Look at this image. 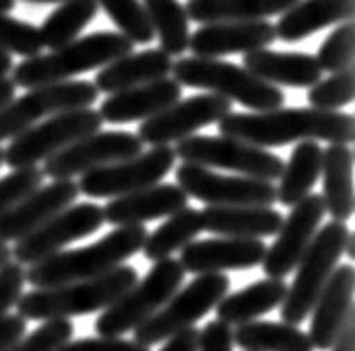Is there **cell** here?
Wrapping results in <instances>:
<instances>
[{
  "label": "cell",
  "instance_id": "cell-1",
  "mask_svg": "<svg viewBox=\"0 0 355 351\" xmlns=\"http://www.w3.org/2000/svg\"><path fill=\"white\" fill-rule=\"evenodd\" d=\"M218 128L220 135L236 137L263 149L304 140L351 144L355 135L353 115L320 108H272L263 113L230 110L225 117L218 119Z\"/></svg>",
  "mask_w": 355,
  "mask_h": 351
},
{
  "label": "cell",
  "instance_id": "cell-2",
  "mask_svg": "<svg viewBox=\"0 0 355 351\" xmlns=\"http://www.w3.org/2000/svg\"><path fill=\"white\" fill-rule=\"evenodd\" d=\"M146 234L144 225H117L113 232L86 248L61 250L32 264L30 271H25V282L34 289H50L99 277L142 250Z\"/></svg>",
  "mask_w": 355,
  "mask_h": 351
},
{
  "label": "cell",
  "instance_id": "cell-3",
  "mask_svg": "<svg viewBox=\"0 0 355 351\" xmlns=\"http://www.w3.org/2000/svg\"><path fill=\"white\" fill-rule=\"evenodd\" d=\"M135 282V268L121 264L99 277H90V280L50 286V289H34L25 293L16 302V313L23 320L88 316V313H97L110 307Z\"/></svg>",
  "mask_w": 355,
  "mask_h": 351
},
{
  "label": "cell",
  "instance_id": "cell-4",
  "mask_svg": "<svg viewBox=\"0 0 355 351\" xmlns=\"http://www.w3.org/2000/svg\"><path fill=\"white\" fill-rule=\"evenodd\" d=\"M133 45L119 32H92L88 36H77L74 41L54 48L48 54L27 57L14 66V84L23 88H34L43 84L70 81L83 72L99 70L124 54L133 52Z\"/></svg>",
  "mask_w": 355,
  "mask_h": 351
},
{
  "label": "cell",
  "instance_id": "cell-5",
  "mask_svg": "<svg viewBox=\"0 0 355 351\" xmlns=\"http://www.w3.org/2000/svg\"><path fill=\"white\" fill-rule=\"evenodd\" d=\"M173 79L180 86L207 90L214 95H220L230 101H239L254 113L263 110L282 108L286 95L279 86L268 84V81L254 77L243 66L220 59L207 57H180L173 66Z\"/></svg>",
  "mask_w": 355,
  "mask_h": 351
},
{
  "label": "cell",
  "instance_id": "cell-6",
  "mask_svg": "<svg viewBox=\"0 0 355 351\" xmlns=\"http://www.w3.org/2000/svg\"><path fill=\"white\" fill-rule=\"evenodd\" d=\"M349 234L351 230L342 221H331L322 230H317L315 239L297 264L295 282L288 286V293L282 302L284 322L299 327L311 316L322 289L331 280L338 262L342 259Z\"/></svg>",
  "mask_w": 355,
  "mask_h": 351
},
{
  "label": "cell",
  "instance_id": "cell-7",
  "mask_svg": "<svg viewBox=\"0 0 355 351\" xmlns=\"http://www.w3.org/2000/svg\"><path fill=\"white\" fill-rule=\"evenodd\" d=\"M182 280L184 268L173 257L153 262V268L146 273V277L135 282L126 293H121L110 307L99 311V318L95 322L97 336L121 338L128 331H133L180 289Z\"/></svg>",
  "mask_w": 355,
  "mask_h": 351
},
{
  "label": "cell",
  "instance_id": "cell-8",
  "mask_svg": "<svg viewBox=\"0 0 355 351\" xmlns=\"http://www.w3.org/2000/svg\"><path fill=\"white\" fill-rule=\"evenodd\" d=\"M230 293V280L223 273H205L196 275L191 284L178 289L151 318L135 327V343L144 347H153L164 343L166 338L175 336L178 331L193 327L200 318L216 307Z\"/></svg>",
  "mask_w": 355,
  "mask_h": 351
},
{
  "label": "cell",
  "instance_id": "cell-9",
  "mask_svg": "<svg viewBox=\"0 0 355 351\" xmlns=\"http://www.w3.org/2000/svg\"><path fill=\"white\" fill-rule=\"evenodd\" d=\"M99 128L101 115L99 110L90 106L57 113L12 137L3 149V164H9V169L36 167L68 144L99 131Z\"/></svg>",
  "mask_w": 355,
  "mask_h": 351
},
{
  "label": "cell",
  "instance_id": "cell-10",
  "mask_svg": "<svg viewBox=\"0 0 355 351\" xmlns=\"http://www.w3.org/2000/svg\"><path fill=\"white\" fill-rule=\"evenodd\" d=\"M175 158L182 162L202 164L209 169H227L250 178L275 182L282 176L284 162L279 155L266 151L263 146L236 140L230 135H189L173 146Z\"/></svg>",
  "mask_w": 355,
  "mask_h": 351
},
{
  "label": "cell",
  "instance_id": "cell-11",
  "mask_svg": "<svg viewBox=\"0 0 355 351\" xmlns=\"http://www.w3.org/2000/svg\"><path fill=\"white\" fill-rule=\"evenodd\" d=\"M99 90L90 81H57L27 88L23 97L12 99L0 108V142H7L18 133L27 131L39 119L74 108H88L97 101Z\"/></svg>",
  "mask_w": 355,
  "mask_h": 351
},
{
  "label": "cell",
  "instance_id": "cell-12",
  "mask_svg": "<svg viewBox=\"0 0 355 351\" xmlns=\"http://www.w3.org/2000/svg\"><path fill=\"white\" fill-rule=\"evenodd\" d=\"M175 164V151L171 144L153 146L151 151H142L133 158L110 162L104 167L81 173L77 182L79 194L90 198H115L124 194L151 187L160 182Z\"/></svg>",
  "mask_w": 355,
  "mask_h": 351
},
{
  "label": "cell",
  "instance_id": "cell-13",
  "mask_svg": "<svg viewBox=\"0 0 355 351\" xmlns=\"http://www.w3.org/2000/svg\"><path fill=\"white\" fill-rule=\"evenodd\" d=\"M101 225H104V209L99 205L72 203L32 230L30 234L18 239L12 248V257L18 264L32 266L54 252H61L65 246L79 241L83 237L95 234Z\"/></svg>",
  "mask_w": 355,
  "mask_h": 351
},
{
  "label": "cell",
  "instance_id": "cell-14",
  "mask_svg": "<svg viewBox=\"0 0 355 351\" xmlns=\"http://www.w3.org/2000/svg\"><path fill=\"white\" fill-rule=\"evenodd\" d=\"M175 185L187 196L207 205H275V182L250 178V176H223L209 167L182 162L175 169Z\"/></svg>",
  "mask_w": 355,
  "mask_h": 351
},
{
  "label": "cell",
  "instance_id": "cell-15",
  "mask_svg": "<svg viewBox=\"0 0 355 351\" xmlns=\"http://www.w3.org/2000/svg\"><path fill=\"white\" fill-rule=\"evenodd\" d=\"M144 142L137 133L128 131H95L81 140L68 144L52 158L45 160L43 176L45 178H74L110 162H119L142 153Z\"/></svg>",
  "mask_w": 355,
  "mask_h": 351
},
{
  "label": "cell",
  "instance_id": "cell-16",
  "mask_svg": "<svg viewBox=\"0 0 355 351\" xmlns=\"http://www.w3.org/2000/svg\"><path fill=\"white\" fill-rule=\"evenodd\" d=\"M230 110V99L214 95V92H200V95L189 99H178L169 108L144 119L137 131V137L151 146L173 144L189 135H196V131H200L205 126L216 124Z\"/></svg>",
  "mask_w": 355,
  "mask_h": 351
},
{
  "label": "cell",
  "instance_id": "cell-17",
  "mask_svg": "<svg viewBox=\"0 0 355 351\" xmlns=\"http://www.w3.org/2000/svg\"><path fill=\"white\" fill-rule=\"evenodd\" d=\"M324 214L326 207L320 194H308L297 205H293L291 214L282 221V228L277 230L275 243L266 248L263 262H261L266 277L284 280L286 275L295 271L306 248L315 239Z\"/></svg>",
  "mask_w": 355,
  "mask_h": 351
},
{
  "label": "cell",
  "instance_id": "cell-18",
  "mask_svg": "<svg viewBox=\"0 0 355 351\" xmlns=\"http://www.w3.org/2000/svg\"><path fill=\"white\" fill-rule=\"evenodd\" d=\"M263 239L216 237L205 241H191L180 250V266L184 273L205 275L223 271H248L257 268L266 255Z\"/></svg>",
  "mask_w": 355,
  "mask_h": 351
},
{
  "label": "cell",
  "instance_id": "cell-19",
  "mask_svg": "<svg viewBox=\"0 0 355 351\" xmlns=\"http://www.w3.org/2000/svg\"><path fill=\"white\" fill-rule=\"evenodd\" d=\"M79 196V187L72 178H59L50 185H41L30 196L0 214V243H16L45 223L57 212L72 205Z\"/></svg>",
  "mask_w": 355,
  "mask_h": 351
},
{
  "label": "cell",
  "instance_id": "cell-20",
  "mask_svg": "<svg viewBox=\"0 0 355 351\" xmlns=\"http://www.w3.org/2000/svg\"><path fill=\"white\" fill-rule=\"evenodd\" d=\"M277 41L275 25L268 21H225L205 23L189 39L193 57L220 59L225 54H248Z\"/></svg>",
  "mask_w": 355,
  "mask_h": 351
},
{
  "label": "cell",
  "instance_id": "cell-21",
  "mask_svg": "<svg viewBox=\"0 0 355 351\" xmlns=\"http://www.w3.org/2000/svg\"><path fill=\"white\" fill-rule=\"evenodd\" d=\"M353 286L355 273L353 266H338L326 282L320 298L311 311V331L308 338L317 351H329L335 338L342 331L344 322L353 313Z\"/></svg>",
  "mask_w": 355,
  "mask_h": 351
},
{
  "label": "cell",
  "instance_id": "cell-22",
  "mask_svg": "<svg viewBox=\"0 0 355 351\" xmlns=\"http://www.w3.org/2000/svg\"><path fill=\"white\" fill-rule=\"evenodd\" d=\"M189 205V196L171 182H155L151 187L115 196L104 207V223L110 225H144L146 221L171 216Z\"/></svg>",
  "mask_w": 355,
  "mask_h": 351
},
{
  "label": "cell",
  "instance_id": "cell-23",
  "mask_svg": "<svg viewBox=\"0 0 355 351\" xmlns=\"http://www.w3.org/2000/svg\"><path fill=\"white\" fill-rule=\"evenodd\" d=\"M182 95V86L173 77H162L148 84L126 88L110 95L101 101L99 115L101 122L110 124H128V122H144L160 110L175 104Z\"/></svg>",
  "mask_w": 355,
  "mask_h": 351
},
{
  "label": "cell",
  "instance_id": "cell-24",
  "mask_svg": "<svg viewBox=\"0 0 355 351\" xmlns=\"http://www.w3.org/2000/svg\"><path fill=\"white\" fill-rule=\"evenodd\" d=\"M243 68L268 84L288 88H311L324 75L315 54L275 52L268 48L243 54Z\"/></svg>",
  "mask_w": 355,
  "mask_h": 351
},
{
  "label": "cell",
  "instance_id": "cell-25",
  "mask_svg": "<svg viewBox=\"0 0 355 351\" xmlns=\"http://www.w3.org/2000/svg\"><path fill=\"white\" fill-rule=\"evenodd\" d=\"M202 230L218 237L266 239L282 228V212L272 205H207L200 209Z\"/></svg>",
  "mask_w": 355,
  "mask_h": 351
},
{
  "label": "cell",
  "instance_id": "cell-26",
  "mask_svg": "<svg viewBox=\"0 0 355 351\" xmlns=\"http://www.w3.org/2000/svg\"><path fill=\"white\" fill-rule=\"evenodd\" d=\"M173 59L162 50H144L128 52L124 57L110 61L108 66L99 68L95 77V88L101 92H119L126 88H135L148 84V81L162 79L171 75Z\"/></svg>",
  "mask_w": 355,
  "mask_h": 351
},
{
  "label": "cell",
  "instance_id": "cell-27",
  "mask_svg": "<svg viewBox=\"0 0 355 351\" xmlns=\"http://www.w3.org/2000/svg\"><path fill=\"white\" fill-rule=\"evenodd\" d=\"M353 0H299L282 14L275 34L284 43L304 41L329 25L353 21Z\"/></svg>",
  "mask_w": 355,
  "mask_h": 351
},
{
  "label": "cell",
  "instance_id": "cell-28",
  "mask_svg": "<svg viewBox=\"0 0 355 351\" xmlns=\"http://www.w3.org/2000/svg\"><path fill=\"white\" fill-rule=\"evenodd\" d=\"M324 207L333 221L353 216V151L349 144H329L322 155Z\"/></svg>",
  "mask_w": 355,
  "mask_h": 351
},
{
  "label": "cell",
  "instance_id": "cell-29",
  "mask_svg": "<svg viewBox=\"0 0 355 351\" xmlns=\"http://www.w3.org/2000/svg\"><path fill=\"white\" fill-rule=\"evenodd\" d=\"M286 293L288 284L284 280L266 277V280L250 284L232 295L227 293L214 309H216V318L225 325H243V322H252L282 307Z\"/></svg>",
  "mask_w": 355,
  "mask_h": 351
},
{
  "label": "cell",
  "instance_id": "cell-30",
  "mask_svg": "<svg viewBox=\"0 0 355 351\" xmlns=\"http://www.w3.org/2000/svg\"><path fill=\"white\" fill-rule=\"evenodd\" d=\"M299 0H187V16L196 23L266 21L282 16Z\"/></svg>",
  "mask_w": 355,
  "mask_h": 351
},
{
  "label": "cell",
  "instance_id": "cell-31",
  "mask_svg": "<svg viewBox=\"0 0 355 351\" xmlns=\"http://www.w3.org/2000/svg\"><path fill=\"white\" fill-rule=\"evenodd\" d=\"M322 155L324 149L315 140H304L295 146L291 160L284 164L282 176L277 178L279 185H275L277 203L293 207L313 191L322 173Z\"/></svg>",
  "mask_w": 355,
  "mask_h": 351
},
{
  "label": "cell",
  "instance_id": "cell-32",
  "mask_svg": "<svg viewBox=\"0 0 355 351\" xmlns=\"http://www.w3.org/2000/svg\"><path fill=\"white\" fill-rule=\"evenodd\" d=\"M232 340L243 351H315L308 334L288 322H243L232 331Z\"/></svg>",
  "mask_w": 355,
  "mask_h": 351
},
{
  "label": "cell",
  "instance_id": "cell-33",
  "mask_svg": "<svg viewBox=\"0 0 355 351\" xmlns=\"http://www.w3.org/2000/svg\"><path fill=\"white\" fill-rule=\"evenodd\" d=\"M200 232H202L200 209H193L187 205L182 209L173 212L171 216H166V221L155 232L146 234L142 252L148 262L169 259V257H173V252L182 250L187 243L196 241V237Z\"/></svg>",
  "mask_w": 355,
  "mask_h": 351
},
{
  "label": "cell",
  "instance_id": "cell-34",
  "mask_svg": "<svg viewBox=\"0 0 355 351\" xmlns=\"http://www.w3.org/2000/svg\"><path fill=\"white\" fill-rule=\"evenodd\" d=\"M160 50L169 57H180L189 50V16L180 0H142Z\"/></svg>",
  "mask_w": 355,
  "mask_h": 351
},
{
  "label": "cell",
  "instance_id": "cell-35",
  "mask_svg": "<svg viewBox=\"0 0 355 351\" xmlns=\"http://www.w3.org/2000/svg\"><path fill=\"white\" fill-rule=\"evenodd\" d=\"M97 0H65L39 27L43 48L54 50L74 41L97 16Z\"/></svg>",
  "mask_w": 355,
  "mask_h": 351
},
{
  "label": "cell",
  "instance_id": "cell-36",
  "mask_svg": "<svg viewBox=\"0 0 355 351\" xmlns=\"http://www.w3.org/2000/svg\"><path fill=\"white\" fill-rule=\"evenodd\" d=\"M97 5L104 9L119 34H124L130 43L146 45L155 39L142 0H97Z\"/></svg>",
  "mask_w": 355,
  "mask_h": 351
},
{
  "label": "cell",
  "instance_id": "cell-37",
  "mask_svg": "<svg viewBox=\"0 0 355 351\" xmlns=\"http://www.w3.org/2000/svg\"><path fill=\"white\" fill-rule=\"evenodd\" d=\"M355 77L353 68L333 72L329 79H320L308 90V104L320 110H340L349 106L355 97Z\"/></svg>",
  "mask_w": 355,
  "mask_h": 351
},
{
  "label": "cell",
  "instance_id": "cell-38",
  "mask_svg": "<svg viewBox=\"0 0 355 351\" xmlns=\"http://www.w3.org/2000/svg\"><path fill=\"white\" fill-rule=\"evenodd\" d=\"M353 21L335 25V30L324 39L315 57L322 72H340L344 68H353Z\"/></svg>",
  "mask_w": 355,
  "mask_h": 351
},
{
  "label": "cell",
  "instance_id": "cell-39",
  "mask_svg": "<svg viewBox=\"0 0 355 351\" xmlns=\"http://www.w3.org/2000/svg\"><path fill=\"white\" fill-rule=\"evenodd\" d=\"M0 50L7 54H21V57H36L43 50L39 27L25 23L21 18L0 14Z\"/></svg>",
  "mask_w": 355,
  "mask_h": 351
},
{
  "label": "cell",
  "instance_id": "cell-40",
  "mask_svg": "<svg viewBox=\"0 0 355 351\" xmlns=\"http://www.w3.org/2000/svg\"><path fill=\"white\" fill-rule=\"evenodd\" d=\"M74 336V325L70 318L43 320L39 329H34L30 336H23L9 351H59L65 343H70Z\"/></svg>",
  "mask_w": 355,
  "mask_h": 351
},
{
  "label": "cell",
  "instance_id": "cell-41",
  "mask_svg": "<svg viewBox=\"0 0 355 351\" xmlns=\"http://www.w3.org/2000/svg\"><path fill=\"white\" fill-rule=\"evenodd\" d=\"M45 180L43 169L36 167H18L12 169V173H7L0 178V214L7 212L9 207H14L16 203H21L25 196H30L34 189H39Z\"/></svg>",
  "mask_w": 355,
  "mask_h": 351
},
{
  "label": "cell",
  "instance_id": "cell-42",
  "mask_svg": "<svg viewBox=\"0 0 355 351\" xmlns=\"http://www.w3.org/2000/svg\"><path fill=\"white\" fill-rule=\"evenodd\" d=\"M25 266L9 259L0 266V320L9 316V311L16 307L18 298L23 295L25 286Z\"/></svg>",
  "mask_w": 355,
  "mask_h": 351
},
{
  "label": "cell",
  "instance_id": "cell-43",
  "mask_svg": "<svg viewBox=\"0 0 355 351\" xmlns=\"http://www.w3.org/2000/svg\"><path fill=\"white\" fill-rule=\"evenodd\" d=\"M59 351H151V347L139 345L135 340L99 336V338L70 340V343H65Z\"/></svg>",
  "mask_w": 355,
  "mask_h": 351
},
{
  "label": "cell",
  "instance_id": "cell-44",
  "mask_svg": "<svg viewBox=\"0 0 355 351\" xmlns=\"http://www.w3.org/2000/svg\"><path fill=\"white\" fill-rule=\"evenodd\" d=\"M234 340H232L230 325L220 320L207 322V327L198 334V351H232Z\"/></svg>",
  "mask_w": 355,
  "mask_h": 351
},
{
  "label": "cell",
  "instance_id": "cell-45",
  "mask_svg": "<svg viewBox=\"0 0 355 351\" xmlns=\"http://www.w3.org/2000/svg\"><path fill=\"white\" fill-rule=\"evenodd\" d=\"M27 334V320L21 316H7L0 320V351H9Z\"/></svg>",
  "mask_w": 355,
  "mask_h": 351
},
{
  "label": "cell",
  "instance_id": "cell-46",
  "mask_svg": "<svg viewBox=\"0 0 355 351\" xmlns=\"http://www.w3.org/2000/svg\"><path fill=\"white\" fill-rule=\"evenodd\" d=\"M198 334L200 329H196V325L178 331L175 336L166 338V345L160 351H198Z\"/></svg>",
  "mask_w": 355,
  "mask_h": 351
},
{
  "label": "cell",
  "instance_id": "cell-47",
  "mask_svg": "<svg viewBox=\"0 0 355 351\" xmlns=\"http://www.w3.org/2000/svg\"><path fill=\"white\" fill-rule=\"evenodd\" d=\"M353 334H355V322H353V313L349 316V320L344 322L342 331L335 338V343L331 345V351H353Z\"/></svg>",
  "mask_w": 355,
  "mask_h": 351
},
{
  "label": "cell",
  "instance_id": "cell-48",
  "mask_svg": "<svg viewBox=\"0 0 355 351\" xmlns=\"http://www.w3.org/2000/svg\"><path fill=\"white\" fill-rule=\"evenodd\" d=\"M16 95V84L12 77H0V108H5Z\"/></svg>",
  "mask_w": 355,
  "mask_h": 351
},
{
  "label": "cell",
  "instance_id": "cell-49",
  "mask_svg": "<svg viewBox=\"0 0 355 351\" xmlns=\"http://www.w3.org/2000/svg\"><path fill=\"white\" fill-rule=\"evenodd\" d=\"M14 70L12 54H7L5 50H0V77H9V72Z\"/></svg>",
  "mask_w": 355,
  "mask_h": 351
},
{
  "label": "cell",
  "instance_id": "cell-50",
  "mask_svg": "<svg viewBox=\"0 0 355 351\" xmlns=\"http://www.w3.org/2000/svg\"><path fill=\"white\" fill-rule=\"evenodd\" d=\"M9 259H12V248H9L7 243H0V266L7 264Z\"/></svg>",
  "mask_w": 355,
  "mask_h": 351
},
{
  "label": "cell",
  "instance_id": "cell-51",
  "mask_svg": "<svg viewBox=\"0 0 355 351\" xmlns=\"http://www.w3.org/2000/svg\"><path fill=\"white\" fill-rule=\"evenodd\" d=\"M14 7H16V0H0V14L14 12Z\"/></svg>",
  "mask_w": 355,
  "mask_h": 351
},
{
  "label": "cell",
  "instance_id": "cell-52",
  "mask_svg": "<svg viewBox=\"0 0 355 351\" xmlns=\"http://www.w3.org/2000/svg\"><path fill=\"white\" fill-rule=\"evenodd\" d=\"M30 5H52V3H65V0H25Z\"/></svg>",
  "mask_w": 355,
  "mask_h": 351
},
{
  "label": "cell",
  "instance_id": "cell-53",
  "mask_svg": "<svg viewBox=\"0 0 355 351\" xmlns=\"http://www.w3.org/2000/svg\"><path fill=\"white\" fill-rule=\"evenodd\" d=\"M0 167H3V146H0Z\"/></svg>",
  "mask_w": 355,
  "mask_h": 351
}]
</instances>
